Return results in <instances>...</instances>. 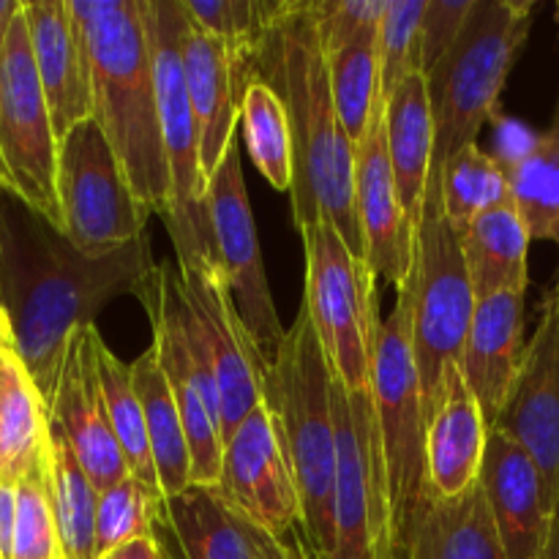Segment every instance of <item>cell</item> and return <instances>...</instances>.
Listing matches in <instances>:
<instances>
[{"label":"cell","mask_w":559,"mask_h":559,"mask_svg":"<svg viewBox=\"0 0 559 559\" xmlns=\"http://www.w3.org/2000/svg\"><path fill=\"white\" fill-rule=\"evenodd\" d=\"M153 267L147 233L115 254L87 260L14 194L0 191V304L14 353L47 407L74 333L91 328L115 298H136Z\"/></svg>","instance_id":"1"},{"label":"cell","mask_w":559,"mask_h":559,"mask_svg":"<svg viewBox=\"0 0 559 559\" xmlns=\"http://www.w3.org/2000/svg\"><path fill=\"white\" fill-rule=\"evenodd\" d=\"M254 71L287 107L293 131V218L298 233L331 222L344 243L366 262L358 207H355V142L344 131L333 104L328 55L309 0L267 38Z\"/></svg>","instance_id":"2"},{"label":"cell","mask_w":559,"mask_h":559,"mask_svg":"<svg viewBox=\"0 0 559 559\" xmlns=\"http://www.w3.org/2000/svg\"><path fill=\"white\" fill-rule=\"evenodd\" d=\"M93 71V120L107 136L136 200L156 216L173 207L156 74L142 0H69Z\"/></svg>","instance_id":"3"},{"label":"cell","mask_w":559,"mask_h":559,"mask_svg":"<svg viewBox=\"0 0 559 559\" xmlns=\"http://www.w3.org/2000/svg\"><path fill=\"white\" fill-rule=\"evenodd\" d=\"M265 404L276 418L293 467L317 559H331L336 540V426L333 369L309 309L300 304L276 364L265 374Z\"/></svg>","instance_id":"4"},{"label":"cell","mask_w":559,"mask_h":559,"mask_svg":"<svg viewBox=\"0 0 559 559\" xmlns=\"http://www.w3.org/2000/svg\"><path fill=\"white\" fill-rule=\"evenodd\" d=\"M153 74H156L158 118H162L164 156L173 180V207L164 218L178 254V271H205L218 265L207 211V178L202 173L200 131L183 74V31L189 14L183 0H142Z\"/></svg>","instance_id":"5"},{"label":"cell","mask_w":559,"mask_h":559,"mask_svg":"<svg viewBox=\"0 0 559 559\" xmlns=\"http://www.w3.org/2000/svg\"><path fill=\"white\" fill-rule=\"evenodd\" d=\"M533 9L530 0H478L451 52L426 74L435 115L431 173L442 175L448 158L475 145L527 38Z\"/></svg>","instance_id":"6"},{"label":"cell","mask_w":559,"mask_h":559,"mask_svg":"<svg viewBox=\"0 0 559 559\" xmlns=\"http://www.w3.org/2000/svg\"><path fill=\"white\" fill-rule=\"evenodd\" d=\"M407 284L413 293V355L426 413L445 371L459 366L478 306L459 233L442 207L440 173H431L426 189L415 271Z\"/></svg>","instance_id":"7"},{"label":"cell","mask_w":559,"mask_h":559,"mask_svg":"<svg viewBox=\"0 0 559 559\" xmlns=\"http://www.w3.org/2000/svg\"><path fill=\"white\" fill-rule=\"evenodd\" d=\"M371 399L388 469V495L396 551L426 495V413L413 355V293L399 289L393 314L380 325L371 360Z\"/></svg>","instance_id":"8"},{"label":"cell","mask_w":559,"mask_h":559,"mask_svg":"<svg viewBox=\"0 0 559 559\" xmlns=\"http://www.w3.org/2000/svg\"><path fill=\"white\" fill-rule=\"evenodd\" d=\"M136 300L145 306L158 366L178 402L191 453V486H216L224 459L222 391L173 267H153Z\"/></svg>","instance_id":"9"},{"label":"cell","mask_w":559,"mask_h":559,"mask_svg":"<svg viewBox=\"0 0 559 559\" xmlns=\"http://www.w3.org/2000/svg\"><path fill=\"white\" fill-rule=\"evenodd\" d=\"M306 246L304 304L317 328L333 377L349 393L371 391L380 314H377V276L349 251L331 222L300 229Z\"/></svg>","instance_id":"10"},{"label":"cell","mask_w":559,"mask_h":559,"mask_svg":"<svg viewBox=\"0 0 559 559\" xmlns=\"http://www.w3.org/2000/svg\"><path fill=\"white\" fill-rule=\"evenodd\" d=\"M58 202L63 238L87 260L134 243L151 218L93 118L58 142Z\"/></svg>","instance_id":"11"},{"label":"cell","mask_w":559,"mask_h":559,"mask_svg":"<svg viewBox=\"0 0 559 559\" xmlns=\"http://www.w3.org/2000/svg\"><path fill=\"white\" fill-rule=\"evenodd\" d=\"M336 540L331 559H399L388 469L371 391L349 393L333 377Z\"/></svg>","instance_id":"12"},{"label":"cell","mask_w":559,"mask_h":559,"mask_svg":"<svg viewBox=\"0 0 559 559\" xmlns=\"http://www.w3.org/2000/svg\"><path fill=\"white\" fill-rule=\"evenodd\" d=\"M0 162L9 194L63 235L58 202V136L38 80L25 14L0 55Z\"/></svg>","instance_id":"13"},{"label":"cell","mask_w":559,"mask_h":559,"mask_svg":"<svg viewBox=\"0 0 559 559\" xmlns=\"http://www.w3.org/2000/svg\"><path fill=\"white\" fill-rule=\"evenodd\" d=\"M216 491L293 559H317L276 418L257 404L224 442Z\"/></svg>","instance_id":"14"},{"label":"cell","mask_w":559,"mask_h":559,"mask_svg":"<svg viewBox=\"0 0 559 559\" xmlns=\"http://www.w3.org/2000/svg\"><path fill=\"white\" fill-rule=\"evenodd\" d=\"M207 211H211L218 265L227 276L235 309H238L262 364L265 369H271L276 364L287 331L282 328L271 287H267L254 213H251L243 167H240L238 136L233 140L227 156L218 164L216 175L207 186Z\"/></svg>","instance_id":"15"},{"label":"cell","mask_w":559,"mask_h":559,"mask_svg":"<svg viewBox=\"0 0 559 559\" xmlns=\"http://www.w3.org/2000/svg\"><path fill=\"white\" fill-rule=\"evenodd\" d=\"M178 284L216 369L222 391V435L227 442L246 415L265 402L267 369L235 309L222 265L178 271Z\"/></svg>","instance_id":"16"},{"label":"cell","mask_w":559,"mask_h":559,"mask_svg":"<svg viewBox=\"0 0 559 559\" xmlns=\"http://www.w3.org/2000/svg\"><path fill=\"white\" fill-rule=\"evenodd\" d=\"M491 429L516 440L533 456L544 480V502L559 506V276L524 353L506 407Z\"/></svg>","instance_id":"17"},{"label":"cell","mask_w":559,"mask_h":559,"mask_svg":"<svg viewBox=\"0 0 559 559\" xmlns=\"http://www.w3.org/2000/svg\"><path fill=\"white\" fill-rule=\"evenodd\" d=\"M355 207L369 271L396 289L407 287L415 271L418 227L404 211L393 178L382 102L371 115L366 136L355 147Z\"/></svg>","instance_id":"18"},{"label":"cell","mask_w":559,"mask_h":559,"mask_svg":"<svg viewBox=\"0 0 559 559\" xmlns=\"http://www.w3.org/2000/svg\"><path fill=\"white\" fill-rule=\"evenodd\" d=\"M98 338L102 333L96 331V325L74 333L63 369H60L58 391L49 404V415L69 437L71 448L96 491H107L109 486L129 478V467H126L118 440H115L107 399H104L102 380H98Z\"/></svg>","instance_id":"19"},{"label":"cell","mask_w":559,"mask_h":559,"mask_svg":"<svg viewBox=\"0 0 559 559\" xmlns=\"http://www.w3.org/2000/svg\"><path fill=\"white\" fill-rule=\"evenodd\" d=\"M33 60L58 142L93 118V71L85 33L69 0H22Z\"/></svg>","instance_id":"20"},{"label":"cell","mask_w":559,"mask_h":559,"mask_svg":"<svg viewBox=\"0 0 559 559\" xmlns=\"http://www.w3.org/2000/svg\"><path fill=\"white\" fill-rule=\"evenodd\" d=\"M489 424L459 366H451L426 407V491L453 500L478 486Z\"/></svg>","instance_id":"21"},{"label":"cell","mask_w":559,"mask_h":559,"mask_svg":"<svg viewBox=\"0 0 559 559\" xmlns=\"http://www.w3.org/2000/svg\"><path fill=\"white\" fill-rule=\"evenodd\" d=\"M246 66L249 63L238 52H233L222 38L200 31L189 16L183 31V74L197 131H200L202 173H205L207 186L238 136L235 126H238L240 98H243V93H238V82L251 80V74H246Z\"/></svg>","instance_id":"22"},{"label":"cell","mask_w":559,"mask_h":559,"mask_svg":"<svg viewBox=\"0 0 559 559\" xmlns=\"http://www.w3.org/2000/svg\"><path fill=\"white\" fill-rule=\"evenodd\" d=\"M153 538L162 559H260L267 546L216 486H189L153 513Z\"/></svg>","instance_id":"23"},{"label":"cell","mask_w":559,"mask_h":559,"mask_svg":"<svg viewBox=\"0 0 559 559\" xmlns=\"http://www.w3.org/2000/svg\"><path fill=\"white\" fill-rule=\"evenodd\" d=\"M478 484L508 559H538L549 535L551 511L544 502V480L533 456L516 440L489 429Z\"/></svg>","instance_id":"24"},{"label":"cell","mask_w":559,"mask_h":559,"mask_svg":"<svg viewBox=\"0 0 559 559\" xmlns=\"http://www.w3.org/2000/svg\"><path fill=\"white\" fill-rule=\"evenodd\" d=\"M524 353V293H497L480 298L475 306L473 325L464 342L459 371L469 393L480 404L489 429L506 407L516 377L522 371Z\"/></svg>","instance_id":"25"},{"label":"cell","mask_w":559,"mask_h":559,"mask_svg":"<svg viewBox=\"0 0 559 559\" xmlns=\"http://www.w3.org/2000/svg\"><path fill=\"white\" fill-rule=\"evenodd\" d=\"M404 559H508L484 489L437 500L426 491L402 544Z\"/></svg>","instance_id":"26"},{"label":"cell","mask_w":559,"mask_h":559,"mask_svg":"<svg viewBox=\"0 0 559 559\" xmlns=\"http://www.w3.org/2000/svg\"><path fill=\"white\" fill-rule=\"evenodd\" d=\"M385 142L402 205L418 227L435 162V115L424 71L409 74L385 102Z\"/></svg>","instance_id":"27"},{"label":"cell","mask_w":559,"mask_h":559,"mask_svg":"<svg viewBox=\"0 0 559 559\" xmlns=\"http://www.w3.org/2000/svg\"><path fill=\"white\" fill-rule=\"evenodd\" d=\"M456 233L478 300L527 289V254L533 238L513 200L478 213Z\"/></svg>","instance_id":"28"},{"label":"cell","mask_w":559,"mask_h":559,"mask_svg":"<svg viewBox=\"0 0 559 559\" xmlns=\"http://www.w3.org/2000/svg\"><path fill=\"white\" fill-rule=\"evenodd\" d=\"M49 407L14 349L0 353V480L20 484L47 459Z\"/></svg>","instance_id":"29"},{"label":"cell","mask_w":559,"mask_h":559,"mask_svg":"<svg viewBox=\"0 0 559 559\" xmlns=\"http://www.w3.org/2000/svg\"><path fill=\"white\" fill-rule=\"evenodd\" d=\"M131 377H134L136 396H140L142 415H145L158 484H162L164 500H169L191 486V453L178 402H175L167 377L158 366L153 344L140 358L131 360Z\"/></svg>","instance_id":"30"},{"label":"cell","mask_w":559,"mask_h":559,"mask_svg":"<svg viewBox=\"0 0 559 559\" xmlns=\"http://www.w3.org/2000/svg\"><path fill=\"white\" fill-rule=\"evenodd\" d=\"M49 495H52L60 559H96L98 491L52 415H49Z\"/></svg>","instance_id":"31"},{"label":"cell","mask_w":559,"mask_h":559,"mask_svg":"<svg viewBox=\"0 0 559 559\" xmlns=\"http://www.w3.org/2000/svg\"><path fill=\"white\" fill-rule=\"evenodd\" d=\"M98 360V380H102L104 399H107L109 424H112L115 440H118L123 462L129 467L131 478L140 480L153 500L164 502L162 484H158L156 462H153L151 440H147L145 415H142L140 396H136L134 377H131V364H123L104 338L96 344Z\"/></svg>","instance_id":"32"},{"label":"cell","mask_w":559,"mask_h":559,"mask_svg":"<svg viewBox=\"0 0 559 559\" xmlns=\"http://www.w3.org/2000/svg\"><path fill=\"white\" fill-rule=\"evenodd\" d=\"M377 36H380V22L360 31L344 47L325 52L333 104L355 147L366 136L371 115L380 104V41Z\"/></svg>","instance_id":"33"},{"label":"cell","mask_w":559,"mask_h":559,"mask_svg":"<svg viewBox=\"0 0 559 559\" xmlns=\"http://www.w3.org/2000/svg\"><path fill=\"white\" fill-rule=\"evenodd\" d=\"M506 164L511 200L530 238L559 246V129L535 136L522 156Z\"/></svg>","instance_id":"34"},{"label":"cell","mask_w":559,"mask_h":559,"mask_svg":"<svg viewBox=\"0 0 559 559\" xmlns=\"http://www.w3.org/2000/svg\"><path fill=\"white\" fill-rule=\"evenodd\" d=\"M243 142L267 183L276 191L293 189V131L287 107L260 76H251L240 98Z\"/></svg>","instance_id":"35"},{"label":"cell","mask_w":559,"mask_h":559,"mask_svg":"<svg viewBox=\"0 0 559 559\" xmlns=\"http://www.w3.org/2000/svg\"><path fill=\"white\" fill-rule=\"evenodd\" d=\"M200 31L222 38L246 63H254L273 31L298 9V0H183Z\"/></svg>","instance_id":"36"},{"label":"cell","mask_w":559,"mask_h":559,"mask_svg":"<svg viewBox=\"0 0 559 559\" xmlns=\"http://www.w3.org/2000/svg\"><path fill=\"white\" fill-rule=\"evenodd\" d=\"M442 207L451 218L453 227H464L478 213L511 200V180H508V164L489 156L475 145L462 147L440 175Z\"/></svg>","instance_id":"37"},{"label":"cell","mask_w":559,"mask_h":559,"mask_svg":"<svg viewBox=\"0 0 559 559\" xmlns=\"http://www.w3.org/2000/svg\"><path fill=\"white\" fill-rule=\"evenodd\" d=\"M426 0H388L380 20V102L385 104L399 85L415 71H424L420 60V22Z\"/></svg>","instance_id":"38"},{"label":"cell","mask_w":559,"mask_h":559,"mask_svg":"<svg viewBox=\"0 0 559 559\" xmlns=\"http://www.w3.org/2000/svg\"><path fill=\"white\" fill-rule=\"evenodd\" d=\"M11 559H60L49 495V451L36 469L16 484V527Z\"/></svg>","instance_id":"39"},{"label":"cell","mask_w":559,"mask_h":559,"mask_svg":"<svg viewBox=\"0 0 559 559\" xmlns=\"http://www.w3.org/2000/svg\"><path fill=\"white\" fill-rule=\"evenodd\" d=\"M162 506L136 478L98 491L96 506V559L134 538L153 535V513Z\"/></svg>","instance_id":"40"},{"label":"cell","mask_w":559,"mask_h":559,"mask_svg":"<svg viewBox=\"0 0 559 559\" xmlns=\"http://www.w3.org/2000/svg\"><path fill=\"white\" fill-rule=\"evenodd\" d=\"M325 52L353 41L360 31L377 25L388 9V0H309Z\"/></svg>","instance_id":"41"},{"label":"cell","mask_w":559,"mask_h":559,"mask_svg":"<svg viewBox=\"0 0 559 559\" xmlns=\"http://www.w3.org/2000/svg\"><path fill=\"white\" fill-rule=\"evenodd\" d=\"M478 0H426L420 22V60L424 74H429L456 44Z\"/></svg>","instance_id":"42"},{"label":"cell","mask_w":559,"mask_h":559,"mask_svg":"<svg viewBox=\"0 0 559 559\" xmlns=\"http://www.w3.org/2000/svg\"><path fill=\"white\" fill-rule=\"evenodd\" d=\"M16 527V484L0 480V555L11 559Z\"/></svg>","instance_id":"43"},{"label":"cell","mask_w":559,"mask_h":559,"mask_svg":"<svg viewBox=\"0 0 559 559\" xmlns=\"http://www.w3.org/2000/svg\"><path fill=\"white\" fill-rule=\"evenodd\" d=\"M98 559H162V551H158V544L153 535H145V538H134L129 544L118 546V549L107 551Z\"/></svg>","instance_id":"44"},{"label":"cell","mask_w":559,"mask_h":559,"mask_svg":"<svg viewBox=\"0 0 559 559\" xmlns=\"http://www.w3.org/2000/svg\"><path fill=\"white\" fill-rule=\"evenodd\" d=\"M22 14V0H0V55H3L14 20Z\"/></svg>","instance_id":"45"},{"label":"cell","mask_w":559,"mask_h":559,"mask_svg":"<svg viewBox=\"0 0 559 559\" xmlns=\"http://www.w3.org/2000/svg\"><path fill=\"white\" fill-rule=\"evenodd\" d=\"M538 559H559V506L551 511L549 535H546L544 551H540Z\"/></svg>","instance_id":"46"},{"label":"cell","mask_w":559,"mask_h":559,"mask_svg":"<svg viewBox=\"0 0 559 559\" xmlns=\"http://www.w3.org/2000/svg\"><path fill=\"white\" fill-rule=\"evenodd\" d=\"M5 349H14V331H11V320L0 304V353H5Z\"/></svg>","instance_id":"47"},{"label":"cell","mask_w":559,"mask_h":559,"mask_svg":"<svg viewBox=\"0 0 559 559\" xmlns=\"http://www.w3.org/2000/svg\"><path fill=\"white\" fill-rule=\"evenodd\" d=\"M260 559H293L287 555V551H282L278 549L276 544H273V540H267V546H265V551H262V557Z\"/></svg>","instance_id":"48"},{"label":"cell","mask_w":559,"mask_h":559,"mask_svg":"<svg viewBox=\"0 0 559 559\" xmlns=\"http://www.w3.org/2000/svg\"><path fill=\"white\" fill-rule=\"evenodd\" d=\"M0 191H9V180H5V169H3V162H0Z\"/></svg>","instance_id":"49"},{"label":"cell","mask_w":559,"mask_h":559,"mask_svg":"<svg viewBox=\"0 0 559 559\" xmlns=\"http://www.w3.org/2000/svg\"><path fill=\"white\" fill-rule=\"evenodd\" d=\"M0 559H3V555H0Z\"/></svg>","instance_id":"50"}]
</instances>
